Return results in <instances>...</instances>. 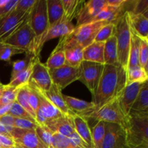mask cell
I'll return each mask as SVG.
<instances>
[{
  "label": "cell",
  "mask_w": 148,
  "mask_h": 148,
  "mask_svg": "<svg viewBox=\"0 0 148 148\" xmlns=\"http://www.w3.org/2000/svg\"><path fill=\"white\" fill-rule=\"evenodd\" d=\"M126 82L127 72L125 69L121 66L104 64L99 83L92 95V103L95 105V111L116 98L126 87Z\"/></svg>",
  "instance_id": "1"
},
{
  "label": "cell",
  "mask_w": 148,
  "mask_h": 148,
  "mask_svg": "<svg viewBox=\"0 0 148 148\" xmlns=\"http://www.w3.org/2000/svg\"><path fill=\"white\" fill-rule=\"evenodd\" d=\"M108 22L98 21L75 27L68 36L61 38L56 47L64 49L68 47H79L84 49L95 41L100 29Z\"/></svg>",
  "instance_id": "2"
},
{
  "label": "cell",
  "mask_w": 148,
  "mask_h": 148,
  "mask_svg": "<svg viewBox=\"0 0 148 148\" xmlns=\"http://www.w3.org/2000/svg\"><path fill=\"white\" fill-rule=\"evenodd\" d=\"M124 130L127 148L148 144V116H127Z\"/></svg>",
  "instance_id": "3"
},
{
  "label": "cell",
  "mask_w": 148,
  "mask_h": 148,
  "mask_svg": "<svg viewBox=\"0 0 148 148\" xmlns=\"http://www.w3.org/2000/svg\"><path fill=\"white\" fill-rule=\"evenodd\" d=\"M114 35L116 38L119 63L127 70L131 42V29L127 11L116 23Z\"/></svg>",
  "instance_id": "4"
},
{
  "label": "cell",
  "mask_w": 148,
  "mask_h": 148,
  "mask_svg": "<svg viewBox=\"0 0 148 148\" xmlns=\"http://www.w3.org/2000/svg\"><path fill=\"white\" fill-rule=\"evenodd\" d=\"M75 26L72 22L68 20L63 16L62 19L53 25L49 27L47 30L39 37L35 38L33 45L30 48V53L40 58V51L45 43L51 39L56 38H62L70 34L75 29Z\"/></svg>",
  "instance_id": "5"
},
{
  "label": "cell",
  "mask_w": 148,
  "mask_h": 148,
  "mask_svg": "<svg viewBox=\"0 0 148 148\" xmlns=\"http://www.w3.org/2000/svg\"><path fill=\"white\" fill-rule=\"evenodd\" d=\"M127 116H125L121 111L118 101L115 98L89 114L86 119H93L97 121L116 124L124 129L127 124Z\"/></svg>",
  "instance_id": "6"
},
{
  "label": "cell",
  "mask_w": 148,
  "mask_h": 148,
  "mask_svg": "<svg viewBox=\"0 0 148 148\" xmlns=\"http://www.w3.org/2000/svg\"><path fill=\"white\" fill-rule=\"evenodd\" d=\"M104 64L82 61L79 66V79L93 95L103 71Z\"/></svg>",
  "instance_id": "7"
},
{
  "label": "cell",
  "mask_w": 148,
  "mask_h": 148,
  "mask_svg": "<svg viewBox=\"0 0 148 148\" xmlns=\"http://www.w3.org/2000/svg\"><path fill=\"white\" fill-rule=\"evenodd\" d=\"M35 38L36 35L29 24L27 17V20L8 37L6 38L2 43L23 49L26 53L30 51Z\"/></svg>",
  "instance_id": "8"
},
{
  "label": "cell",
  "mask_w": 148,
  "mask_h": 148,
  "mask_svg": "<svg viewBox=\"0 0 148 148\" xmlns=\"http://www.w3.org/2000/svg\"><path fill=\"white\" fill-rule=\"evenodd\" d=\"M28 22L36 38L41 36L49 27L46 0H36L29 12Z\"/></svg>",
  "instance_id": "9"
},
{
  "label": "cell",
  "mask_w": 148,
  "mask_h": 148,
  "mask_svg": "<svg viewBox=\"0 0 148 148\" xmlns=\"http://www.w3.org/2000/svg\"><path fill=\"white\" fill-rule=\"evenodd\" d=\"M52 83L61 91L72 82L79 79V67L64 65L62 67L49 69Z\"/></svg>",
  "instance_id": "10"
},
{
  "label": "cell",
  "mask_w": 148,
  "mask_h": 148,
  "mask_svg": "<svg viewBox=\"0 0 148 148\" xmlns=\"http://www.w3.org/2000/svg\"><path fill=\"white\" fill-rule=\"evenodd\" d=\"M33 87L37 90L39 98L38 108L36 112V121L38 124V125L41 126V127H45L48 121H51V120L64 116V114L61 113L46 98V97L43 95V92L38 90L34 86Z\"/></svg>",
  "instance_id": "11"
},
{
  "label": "cell",
  "mask_w": 148,
  "mask_h": 148,
  "mask_svg": "<svg viewBox=\"0 0 148 148\" xmlns=\"http://www.w3.org/2000/svg\"><path fill=\"white\" fill-rule=\"evenodd\" d=\"M29 12L12 10L0 18V42H2L27 19Z\"/></svg>",
  "instance_id": "12"
},
{
  "label": "cell",
  "mask_w": 148,
  "mask_h": 148,
  "mask_svg": "<svg viewBox=\"0 0 148 148\" xmlns=\"http://www.w3.org/2000/svg\"><path fill=\"white\" fill-rule=\"evenodd\" d=\"M107 6V0H90L84 1L77 14V25L78 27L82 25L90 23Z\"/></svg>",
  "instance_id": "13"
},
{
  "label": "cell",
  "mask_w": 148,
  "mask_h": 148,
  "mask_svg": "<svg viewBox=\"0 0 148 148\" xmlns=\"http://www.w3.org/2000/svg\"><path fill=\"white\" fill-rule=\"evenodd\" d=\"M28 83L42 92L49 90L53 84L49 75V69L40 62V58H37L35 61Z\"/></svg>",
  "instance_id": "14"
},
{
  "label": "cell",
  "mask_w": 148,
  "mask_h": 148,
  "mask_svg": "<svg viewBox=\"0 0 148 148\" xmlns=\"http://www.w3.org/2000/svg\"><path fill=\"white\" fill-rule=\"evenodd\" d=\"M125 132L120 125L105 122V135L101 148H127Z\"/></svg>",
  "instance_id": "15"
},
{
  "label": "cell",
  "mask_w": 148,
  "mask_h": 148,
  "mask_svg": "<svg viewBox=\"0 0 148 148\" xmlns=\"http://www.w3.org/2000/svg\"><path fill=\"white\" fill-rule=\"evenodd\" d=\"M10 136L16 146L20 148H47L40 141L35 130H23L14 127L10 132Z\"/></svg>",
  "instance_id": "16"
},
{
  "label": "cell",
  "mask_w": 148,
  "mask_h": 148,
  "mask_svg": "<svg viewBox=\"0 0 148 148\" xmlns=\"http://www.w3.org/2000/svg\"><path fill=\"white\" fill-rule=\"evenodd\" d=\"M144 83L134 82L126 85L125 88L122 90V91L116 98L119 106L125 116H127L130 114V109L137 98L140 88Z\"/></svg>",
  "instance_id": "17"
},
{
  "label": "cell",
  "mask_w": 148,
  "mask_h": 148,
  "mask_svg": "<svg viewBox=\"0 0 148 148\" xmlns=\"http://www.w3.org/2000/svg\"><path fill=\"white\" fill-rule=\"evenodd\" d=\"M45 127L53 134H58L67 138L72 137L76 132L74 128L72 116L64 115L48 121Z\"/></svg>",
  "instance_id": "18"
},
{
  "label": "cell",
  "mask_w": 148,
  "mask_h": 148,
  "mask_svg": "<svg viewBox=\"0 0 148 148\" xmlns=\"http://www.w3.org/2000/svg\"><path fill=\"white\" fill-rule=\"evenodd\" d=\"M63 98L69 109L77 115L87 119L88 116L95 110V105L92 102H87L77 98L63 95Z\"/></svg>",
  "instance_id": "19"
},
{
  "label": "cell",
  "mask_w": 148,
  "mask_h": 148,
  "mask_svg": "<svg viewBox=\"0 0 148 148\" xmlns=\"http://www.w3.org/2000/svg\"><path fill=\"white\" fill-rule=\"evenodd\" d=\"M43 93L46 97V98L64 115L72 116L75 114L66 105L63 98L62 91L55 85L52 84L50 89Z\"/></svg>",
  "instance_id": "20"
},
{
  "label": "cell",
  "mask_w": 148,
  "mask_h": 148,
  "mask_svg": "<svg viewBox=\"0 0 148 148\" xmlns=\"http://www.w3.org/2000/svg\"><path fill=\"white\" fill-rule=\"evenodd\" d=\"M129 115L148 116V82H145L140 88ZM128 115V116H129Z\"/></svg>",
  "instance_id": "21"
},
{
  "label": "cell",
  "mask_w": 148,
  "mask_h": 148,
  "mask_svg": "<svg viewBox=\"0 0 148 148\" xmlns=\"http://www.w3.org/2000/svg\"><path fill=\"white\" fill-rule=\"evenodd\" d=\"M130 25L132 31L143 39H148V19L143 14H132L127 11Z\"/></svg>",
  "instance_id": "22"
},
{
  "label": "cell",
  "mask_w": 148,
  "mask_h": 148,
  "mask_svg": "<svg viewBox=\"0 0 148 148\" xmlns=\"http://www.w3.org/2000/svg\"><path fill=\"white\" fill-rule=\"evenodd\" d=\"M74 128L77 134L89 148H93L91 129L89 127L88 120L81 116L74 114L72 116Z\"/></svg>",
  "instance_id": "23"
},
{
  "label": "cell",
  "mask_w": 148,
  "mask_h": 148,
  "mask_svg": "<svg viewBox=\"0 0 148 148\" xmlns=\"http://www.w3.org/2000/svg\"><path fill=\"white\" fill-rule=\"evenodd\" d=\"M126 4L120 7H110V6H106L96 17L92 19L90 23L98 21H103L114 23H116L117 20L127 11L125 9Z\"/></svg>",
  "instance_id": "24"
},
{
  "label": "cell",
  "mask_w": 148,
  "mask_h": 148,
  "mask_svg": "<svg viewBox=\"0 0 148 148\" xmlns=\"http://www.w3.org/2000/svg\"><path fill=\"white\" fill-rule=\"evenodd\" d=\"M104 43L94 41L83 49V60L104 64Z\"/></svg>",
  "instance_id": "25"
},
{
  "label": "cell",
  "mask_w": 148,
  "mask_h": 148,
  "mask_svg": "<svg viewBox=\"0 0 148 148\" xmlns=\"http://www.w3.org/2000/svg\"><path fill=\"white\" fill-rule=\"evenodd\" d=\"M103 57L104 64L121 66L119 63L116 38L114 35L104 43Z\"/></svg>",
  "instance_id": "26"
},
{
  "label": "cell",
  "mask_w": 148,
  "mask_h": 148,
  "mask_svg": "<svg viewBox=\"0 0 148 148\" xmlns=\"http://www.w3.org/2000/svg\"><path fill=\"white\" fill-rule=\"evenodd\" d=\"M46 6L49 27H51L63 17V7L61 0H46Z\"/></svg>",
  "instance_id": "27"
},
{
  "label": "cell",
  "mask_w": 148,
  "mask_h": 148,
  "mask_svg": "<svg viewBox=\"0 0 148 148\" xmlns=\"http://www.w3.org/2000/svg\"><path fill=\"white\" fill-rule=\"evenodd\" d=\"M65 56V64L74 67H79L83 61V49L79 47H68L64 49Z\"/></svg>",
  "instance_id": "28"
},
{
  "label": "cell",
  "mask_w": 148,
  "mask_h": 148,
  "mask_svg": "<svg viewBox=\"0 0 148 148\" xmlns=\"http://www.w3.org/2000/svg\"><path fill=\"white\" fill-rule=\"evenodd\" d=\"M130 29H131V27H130ZM140 43V38H139L131 29V42H130V52H129L127 67L140 66V63H139Z\"/></svg>",
  "instance_id": "29"
},
{
  "label": "cell",
  "mask_w": 148,
  "mask_h": 148,
  "mask_svg": "<svg viewBox=\"0 0 148 148\" xmlns=\"http://www.w3.org/2000/svg\"><path fill=\"white\" fill-rule=\"evenodd\" d=\"M127 82L126 85H130L134 82H147L148 79V73L140 66H130L127 67Z\"/></svg>",
  "instance_id": "30"
},
{
  "label": "cell",
  "mask_w": 148,
  "mask_h": 148,
  "mask_svg": "<svg viewBox=\"0 0 148 148\" xmlns=\"http://www.w3.org/2000/svg\"><path fill=\"white\" fill-rule=\"evenodd\" d=\"M25 54L26 56L24 59H18L12 62V69L10 80L12 79L19 73L27 69L37 58H39L29 51L26 52Z\"/></svg>",
  "instance_id": "31"
},
{
  "label": "cell",
  "mask_w": 148,
  "mask_h": 148,
  "mask_svg": "<svg viewBox=\"0 0 148 148\" xmlns=\"http://www.w3.org/2000/svg\"><path fill=\"white\" fill-rule=\"evenodd\" d=\"M46 66L49 69H54L65 65V56L64 49L56 47L52 51L46 62Z\"/></svg>",
  "instance_id": "32"
},
{
  "label": "cell",
  "mask_w": 148,
  "mask_h": 148,
  "mask_svg": "<svg viewBox=\"0 0 148 148\" xmlns=\"http://www.w3.org/2000/svg\"><path fill=\"white\" fill-rule=\"evenodd\" d=\"M61 1L63 7L64 17L71 22L76 17L78 10L84 3V1L78 0H61Z\"/></svg>",
  "instance_id": "33"
},
{
  "label": "cell",
  "mask_w": 148,
  "mask_h": 148,
  "mask_svg": "<svg viewBox=\"0 0 148 148\" xmlns=\"http://www.w3.org/2000/svg\"><path fill=\"white\" fill-rule=\"evenodd\" d=\"M28 93H29V88H28V84L25 85L22 87L19 90L18 93H17V98H16V101L19 105L21 106L35 120H36V114H35L34 111L30 107V104H29L28 101Z\"/></svg>",
  "instance_id": "34"
},
{
  "label": "cell",
  "mask_w": 148,
  "mask_h": 148,
  "mask_svg": "<svg viewBox=\"0 0 148 148\" xmlns=\"http://www.w3.org/2000/svg\"><path fill=\"white\" fill-rule=\"evenodd\" d=\"M23 86L10 87L8 85H5L4 90L0 97V107L10 105L16 101L17 93Z\"/></svg>",
  "instance_id": "35"
},
{
  "label": "cell",
  "mask_w": 148,
  "mask_h": 148,
  "mask_svg": "<svg viewBox=\"0 0 148 148\" xmlns=\"http://www.w3.org/2000/svg\"><path fill=\"white\" fill-rule=\"evenodd\" d=\"M93 148H101L105 135V122L98 121L91 130Z\"/></svg>",
  "instance_id": "36"
},
{
  "label": "cell",
  "mask_w": 148,
  "mask_h": 148,
  "mask_svg": "<svg viewBox=\"0 0 148 148\" xmlns=\"http://www.w3.org/2000/svg\"><path fill=\"white\" fill-rule=\"evenodd\" d=\"M35 61L27 68V69H25L24 71L21 72L20 73H19L18 75H16L12 79H11L10 83L8 84L9 86L16 88V87L23 86V85L28 84L30 76H31L32 71H33V67Z\"/></svg>",
  "instance_id": "37"
},
{
  "label": "cell",
  "mask_w": 148,
  "mask_h": 148,
  "mask_svg": "<svg viewBox=\"0 0 148 148\" xmlns=\"http://www.w3.org/2000/svg\"><path fill=\"white\" fill-rule=\"evenodd\" d=\"M24 53H25V51L23 49H17L7 43L0 42V60L11 63L12 56Z\"/></svg>",
  "instance_id": "38"
},
{
  "label": "cell",
  "mask_w": 148,
  "mask_h": 148,
  "mask_svg": "<svg viewBox=\"0 0 148 148\" xmlns=\"http://www.w3.org/2000/svg\"><path fill=\"white\" fill-rule=\"evenodd\" d=\"M52 148H86L78 145L70 139L58 134L52 135Z\"/></svg>",
  "instance_id": "39"
},
{
  "label": "cell",
  "mask_w": 148,
  "mask_h": 148,
  "mask_svg": "<svg viewBox=\"0 0 148 148\" xmlns=\"http://www.w3.org/2000/svg\"><path fill=\"white\" fill-rule=\"evenodd\" d=\"M115 24L116 23H109L104 25L98 31V34L95 37V41L105 43L108 39H109L111 36H114Z\"/></svg>",
  "instance_id": "40"
},
{
  "label": "cell",
  "mask_w": 148,
  "mask_h": 148,
  "mask_svg": "<svg viewBox=\"0 0 148 148\" xmlns=\"http://www.w3.org/2000/svg\"><path fill=\"white\" fill-rule=\"evenodd\" d=\"M139 63L140 66L148 73V39L140 38Z\"/></svg>",
  "instance_id": "41"
},
{
  "label": "cell",
  "mask_w": 148,
  "mask_h": 148,
  "mask_svg": "<svg viewBox=\"0 0 148 148\" xmlns=\"http://www.w3.org/2000/svg\"><path fill=\"white\" fill-rule=\"evenodd\" d=\"M11 115L12 116L14 117V118H20V119H25L30 120V121H36V120L23 108L20 105H19L17 103V101H14L12 103L10 109L9 111L8 114Z\"/></svg>",
  "instance_id": "42"
},
{
  "label": "cell",
  "mask_w": 148,
  "mask_h": 148,
  "mask_svg": "<svg viewBox=\"0 0 148 148\" xmlns=\"http://www.w3.org/2000/svg\"><path fill=\"white\" fill-rule=\"evenodd\" d=\"M36 134L40 141L45 145L47 148H52V135L53 133L49 131L46 127H41L38 125L35 129Z\"/></svg>",
  "instance_id": "43"
},
{
  "label": "cell",
  "mask_w": 148,
  "mask_h": 148,
  "mask_svg": "<svg viewBox=\"0 0 148 148\" xmlns=\"http://www.w3.org/2000/svg\"><path fill=\"white\" fill-rule=\"evenodd\" d=\"M38 126V124L36 121L25 119H14V128L23 129V130H35Z\"/></svg>",
  "instance_id": "44"
},
{
  "label": "cell",
  "mask_w": 148,
  "mask_h": 148,
  "mask_svg": "<svg viewBox=\"0 0 148 148\" xmlns=\"http://www.w3.org/2000/svg\"><path fill=\"white\" fill-rule=\"evenodd\" d=\"M133 8L130 11L132 14H143L148 17V1H133Z\"/></svg>",
  "instance_id": "45"
},
{
  "label": "cell",
  "mask_w": 148,
  "mask_h": 148,
  "mask_svg": "<svg viewBox=\"0 0 148 148\" xmlns=\"http://www.w3.org/2000/svg\"><path fill=\"white\" fill-rule=\"evenodd\" d=\"M36 0H17L14 10L20 12H30Z\"/></svg>",
  "instance_id": "46"
},
{
  "label": "cell",
  "mask_w": 148,
  "mask_h": 148,
  "mask_svg": "<svg viewBox=\"0 0 148 148\" xmlns=\"http://www.w3.org/2000/svg\"><path fill=\"white\" fill-rule=\"evenodd\" d=\"M14 117L12 116L10 114H6L0 117V122L4 126L10 134V132L14 128Z\"/></svg>",
  "instance_id": "47"
},
{
  "label": "cell",
  "mask_w": 148,
  "mask_h": 148,
  "mask_svg": "<svg viewBox=\"0 0 148 148\" xmlns=\"http://www.w3.org/2000/svg\"><path fill=\"white\" fill-rule=\"evenodd\" d=\"M17 2V0H7L4 5L0 7V18L14 10Z\"/></svg>",
  "instance_id": "48"
},
{
  "label": "cell",
  "mask_w": 148,
  "mask_h": 148,
  "mask_svg": "<svg viewBox=\"0 0 148 148\" xmlns=\"http://www.w3.org/2000/svg\"><path fill=\"white\" fill-rule=\"evenodd\" d=\"M0 145L3 148H15L16 145L13 139L9 136L0 134Z\"/></svg>",
  "instance_id": "49"
},
{
  "label": "cell",
  "mask_w": 148,
  "mask_h": 148,
  "mask_svg": "<svg viewBox=\"0 0 148 148\" xmlns=\"http://www.w3.org/2000/svg\"><path fill=\"white\" fill-rule=\"evenodd\" d=\"M127 2L126 0H107V6L113 7H120Z\"/></svg>",
  "instance_id": "50"
},
{
  "label": "cell",
  "mask_w": 148,
  "mask_h": 148,
  "mask_svg": "<svg viewBox=\"0 0 148 148\" xmlns=\"http://www.w3.org/2000/svg\"><path fill=\"white\" fill-rule=\"evenodd\" d=\"M0 134H2V135H5V136H9V137H11L10 134V133L7 132V130H6L5 127L1 124L0 122Z\"/></svg>",
  "instance_id": "51"
},
{
  "label": "cell",
  "mask_w": 148,
  "mask_h": 148,
  "mask_svg": "<svg viewBox=\"0 0 148 148\" xmlns=\"http://www.w3.org/2000/svg\"><path fill=\"white\" fill-rule=\"evenodd\" d=\"M5 85H3V84H1V85H0V97H1V93H2V92H3V90H4V88H5Z\"/></svg>",
  "instance_id": "52"
},
{
  "label": "cell",
  "mask_w": 148,
  "mask_h": 148,
  "mask_svg": "<svg viewBox=\"0 0 148 148\" xmlns=\"http://www.w3.org/2000/svg\"><path fill=\"white\" fill-rule=\"evenodd\" d=\"M0 148H3V147H1V145H0Z\"/></svg>",
  "instance_id": "53"
},
{
  "label": "cell",
  "mask_w": 148,
  "mask_h": 148,
  "mask_svg": "<svg viewBox=\"0 0 148 148\" xmlns=\"http://www.w3.org/2000/svg\"><path fill=\"white\" fill-rule=\"evenodd\" d=\"M16 147H17V148H20V147H17V146H16Z\"/></svg>",
  "instance_id": "54"
},
{
  "label": "cell",
  "mask_w": 148,
  "mask_h": 148,
  "mask_svg": "<svg viewBox=\"0 0 148 148\" xmlns=\"http://www.w3.org/2000/svg\"><path fill=\"white\" fill-rule=\"evenodd\" d=\"M1 81H0V85H1Z\"/></svg>",
  "instance_id": "55"
},
{
  "label": "cell",
  "mask_w": 148,
  "mask_h": 148,
  "mask_svg": "<svg viewBox=\"0 0 148 148\" xmlns=\"http://www.w3.org/2000/svg\"><path fill=\"white\" fill-rule=\"evenodd\" d=\"M15 148H17V147H15Z\"/></svg>",
  "instance_id": "56"
},
{
  "label": "cell",
  "mask_w": 148,
  "mask_h": 148,
  "mask_svg": "<svg viewBox=\"0 0 148 148\" xmlns=\"http://www.w3.org/2000/svg\"></svg>",
  "instance_id": "57"
}]
</instances>
